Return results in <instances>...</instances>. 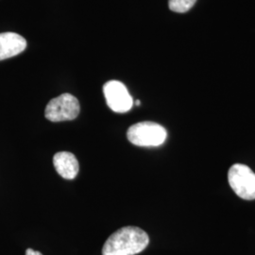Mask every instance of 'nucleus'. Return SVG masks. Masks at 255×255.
Instances as JSON below:
<instances>
[{
    "mask_svg": "<svg viewBox=\"0 0 255 255\" xmlns=\"http://www.w3.org/2000/svg\"><path fill=\"white\" fill-rule=\"evenodd\" d=\"M149 243V237L142 229L128 226L110 236L102 248V255H136Z\"/></svg>",
    "mask_w": 255,
    "mask_h": 255,
    "instance_id": "1",
    "label": "nucleus"
},
{
    "mask_svg": "<svg viewBox=\"0 0 255 255\" xmlns=\"http://www.w3.org/2000/svg\"><path fill=\"white\" fill-rule=\"evenodd\" d=\"M167 132L163 126L151 121L139 122L128 128V140L134 146H159L166 140Z\"/></svg>",
    "mask_w": 255,
    "mask_h": 255,
    "instance_id": "2",
    "label": "nucleus"
},
{
    "mask_svg": "<svg viewBox=\"0 0 255 255\" xmlns=\"http://www.w3.org/2000/svg\"><path fill=\"white\" fill-rule=\"evenodd\" d=\"M230 186L243 200H255V173L245 164H236L229 169Z\"/></svg>",
    "mask_w": 255,
    "mask_h": 255,
    "instance_id": "3",
    "label": "nucleus"
},
{
    "mask_svg": "<svg viewBox=\"0 0 255 255\" xmlns=\"http://www.w3.org/2000/svg\"><path fill=\"white\" fill-rule=\"evenodd\" d=\"M80 102L71 94H63L48 102L45 116L51 122L74 120L80 115Z\"/></svg>",
    "mask_w": 255,
    "mask_h": 255,
    "instance_id": "4",
    "label": "nucleus"
},
{
    "mask_svg": "<svg viewBox=\"0 0 255 255\" xmlns=\"http://www.w3.org/2000/svg\"><path fill=\"white\" fill-rule=\"evenodd\" d=\"M107 105L115 113L124 114L132 108L133 100L125 84L119 81H110L103 86Z\"/></svg>",
    "mask_w": 255,
    "mask_h": 255,
    "instance_id": "5",
    "label": "nucleus"
},
{
    "mask_svg": "<svg viewBox=\"0 0 255 255\" xmlns=\"http://www.w3.org/2000/svg\"><path fill=\"white\" fill-rule=\"evenodd\" d=\"M27 47L24 37L14 32L0 33V61L22 53Z\"/></svg>",
    "mask_w": 255,
    "mask_h": 255,
    "instance_id": "6",
    "label": "nucleus"
},
{
    "mask_svg": "<svg viewBox=\"0 0 255 255\" xmlns=\"http://www.w3.org/2000/svg\"><path fill=\"white\" fill-rule=\"evenodd\" d=\"M56 171L66 180H73L79 173L80 164L76 156L68 151L57 152L53 157Z\"/></svg>",
    "mask_w": 255,
    "mask_h": 255,
    "instance_id": "7",
    "label": "nucleus"
},
{
    "mask_svg": "<svg viewBox=\"0 0 255 255\" xmlns=\"http://www.w3.org/2000/svg\"><path fill=\"white\" fill-rule=\"evenodd\" d=\"M197 0H169V9L175 12L183 13L188 11L195 5Z\"/></svg>",
    "mask_w": 255,
    "mask_h": 255,
    "instance_id": "8",
    "label": "nucleus"
},
{
    "mask_svg": "<svg viewBox=\"0 0 255 255\" xmlns=\"http://www.w3.org/2000/svg\"><path fill=\"white\" fill-rule=\"evenodd\" d=\"M26 255H43L40 252H37V251H34V250H32V249H27V251H26Z\"/></svg>",
    "mask_w": 255,
    "mask_h": 255,
    "instance_id": "9",
    "label": "nucleus"
},
{
    "mask_svg": "<svg viewBox=\"0 0 255 255\" xmlns=\"http://www.w3.org/2000/svg\"><path fill=\"white\" fill-rule=\"evenodd\" d=\"M135 104H136V105H140V104H141V102L139 101H135Z\"/></svg>",
    "mask_w": 255,
    "mask_h": 255,
    "instance_id": "10",
    "label": "nucleus"
}]
</instances>
